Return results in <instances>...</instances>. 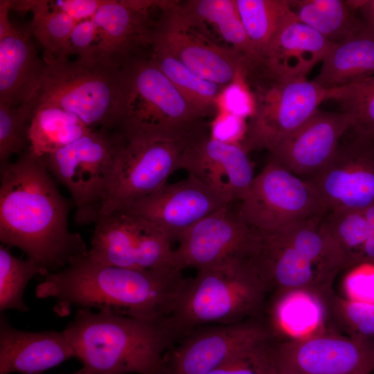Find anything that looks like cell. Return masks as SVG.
I'll use <instances>...</instances> for the list:
<instances>
[{
    "label": "cell",
    "instance_id": "cell-1",
    "mask_svg": "<svg viewBox=\"0 0 374 374\" xmlns=\"http://www.w3.org/2000/svg\"><path fill=\"white\" fill-rule=\"evenodd\" d=\"M71 208L43 159L29 149L0 165L1 243L20 249L48 274L88 253L81 235L69 229Z\"/></svg>",
    "mask_w": 374,
    "mask_h": 374
},
{
    "label": "cell",
    "instance_id": "cell-2",
    "mask_svg": "<svg viewBox=\"0 0 374 374\" xmlns=\"http://www.w3.org/2000/svg\"><path fill=\"white\" fill-rule=\"evenodd\" d=\"M175 268L144 269L95 262L85 256L49 274L35 288L38 299L53 298L60 317L73 308H96L145 321H166L186 282Z\"/></svg>",
    "mask_w": 374,
    "mask_h": 374
},
{
    "label": "cell",
    "instance_id": "cell-3",
    "mask_svg": "<svg viewBox=\"0 0 374 374\" xmlns=\"http://www.w3.org/2000/svg\"><path fill=\"white\" fill-rule=\"evenodd\" d=\"M323 217L274 232L252 228L244 257L265 285L269 298L303 291L323 304L334 294L335 277L348 267L340 249L323 229Z\"/></svg>",
    "mask_w": 374,
    "mask_h": 374
},
{
    "label": "cell",
    "instance_id": "cell-4",
    "mask_svg": "<svg viewBox=\"0 0 374 374\" xmlns=\"http://www.w3.org/2000/svg\"><path fill=\"white\" fill-rule=\"evenodd\" d=\"M45 62L38 87L26 103L32 113L55 106L77 115L88 127L118 130L130 107V84L125 62L100 57Z\"/></svg>",
    "mask_w": 374,
    "mask_h": 374
},
{
    "label": "cell",
    "instance_id": "cell-5",
    "mask_svg": "<svg viewBox=\"0 0 374 374\" xmlns=\"http://www.w3.org/2000/svg\"><path fill=\"white\" fill-rule=\"evenodd\" d=\"M92 374H158L173 343L165 321L78 309L63 330Z\"/></svg>",
    "mask_w": 374,
    "mask_h": 374
},
{
    "label": "cell",
    "instance_id": "cell-6",
    "mask_svg": "<svg viewBox=\"0 0 374 374\" xmlns=\"http://www.w3.org/2000/svg\"><path fill=\"white\" fill-rule=\"evenodd\" d=\"M268 299L265 285L246 258L232 256L187 279L165 323L175 342L201 326L265 317Z\"/></svg>",
    "mask_w": 374,
    "mask_h": 374
},
{
    "label": "cell",
    "instance_id": "cell-7",
    "mask_svg": "<svg viewBox=\"0 0 374 374\" xmlns=\"http://www.w3.org/2000/svg\"><path fill=\"white\" fill-rule=\"evenodd\" d=\"M120 130L123 139L99 217L121 211L167 184L169 176L180 169L183 152L195 131L183 136H171Z\"/></svg>",
    "mask_w": 374,
    "mask_h": 374
},
{
    "label": "cell",
    "instance_id": "cell-8",
    "mask_svg": "<svg viewBox=\"0 0 374 374\" xmlns=\"http://www.w3.org/2000/svg\"><path fill=\"white\" fill-rule=\"evenodd\" d=\"M123 139L120 130L95 129L41 157L53 177L69 191L78 224L98 219Z\"/></svg>",
    "mask_w": 374,
    "mask_h": 374
},
{
    "label": "cell",
    "instance_id": "cell-9",
    "mask_svg": "<svg viewBox=\"0 0 374 374\" xmlns=\"http://www.w3.org/2000/svg\"><path fill=\"white\" fill-rule=\"evenodd\" d=\"M130 84L128 115L120 129L183 136L202 125L206 115L177 89L148 57L125 60Z\"/></svg>",
    "mask_w": 374,
    "mask_h": 374
},
{
    "label": "cell",
    "instance_id": "cell-10",
    "mask_svg": "<svg viewBox=\"0 0 374 374\" xmlns=\"http://www.w3.org/2000/svg\"><path fill=\"white\" fill-rule=\"evenodd\" d=\"M239 218L248 226L274 232L328 211L313 184L269 159L240 202Z\"/></svg>",
    "mask_w": 374,
    "mask_h": 374
},
{
    "label": "cell",
    "instance_id": "cell-11",
    "mask_svg": "<svg viewBox=\"0 0 374 374\" xmlns=\"http://www.w3.org/2000/svg\"><path fill=\"white\" fill-rule=\"evenodd\" d=\"M252 84L255 110L241 144L247 153L261 149L270 153L312 116L321 103L330 100V89L313 80L262 78Z\"/></svg>",
    "mask_w": 374,
    "mask_h": 374
},
{
    "label": "cell",
    "instance_id": "cell-12",
    "mask_svg": "<svg viewBox=\"0 0 374 374\" xmlns=\"http://www.w3.org/2000/svg\"><path fill=\"white\" fill-rule=\"evenodd\" d=\"M94 224L87 253L92 261L139 270L174 268L172 240L151 222L115 212Z\"/></svg>",
    "mask_w": 374,
    "mask_h": 374
},
{
    "label": "cell",
    "instance_id": "cell-13",
    "mask_svg": "<svg viewBox=\"0 0 374 374\" xmlns=\"http://www.w3.org/2000/svg\"><path fill=\"white\" fill-rule=\"evenodd\" d=\"M159 7L161 15L150 45L168 53L199 77L223 87L241 75L247 77L246 60L229 47L212 42L178 12L175 1H160Z\"/></svg>",
    "mask_w": 374,
    "mask_h": 374
},
{
    "label": "cell",
    "instance_id": "cell-14",
    "mask_svg": "<svg viewBox=\"0 0 374 374\" xmlns=\"http://www.w3.org/2000/svg\"><path fill=\"white\" fill-rule=\"evenodd\" d=\"M328 213L362 210L374 204V133L350 127L328 163L307 177Z\"/></svg>",
    "mask_w": 374,
    "mask_h": 374
},
{
    "label": "cell",
    "instance_id": "cell-15",
    "mask_svg": "<svg viewBox=\"0 0 374 374\" xmlns=\"http://www.w3.org/2000/svg\"><path fill=\"white\" fill-rule=\"evenodd\" d=\"M271 339L265 317L201 326L166 351L158 374H206L235 355Z\"/></svg>",
    "mask_w": 374,
    "mask_h": 374
},
{
    "label": "cell",
    "instance_id": "cell-16",
    "mask_svg": "<svg viewBox=\"0 0 374 374\" xmlns=\"http://www.w3.org/2000/svg\"><path fill=\"white\" fill-rule=\"evenodd\" d=\"M278 374H370L374 338L321 331L305 337L274 341Z\"/></svg>",
    "mask_w": 374,
    "mask_h": 374
},
{
    "label": "cell",
    "instance_id": "cell-17",
    "mask_svg": "<svg viewBox=\"0 0 374 374\" xmlns=\"http://www.w3.org/2000/svg\"><path fill=\"white\" fill-rule=\"evenodd\" d=\"M231 203L192 175L162 188L117 212L144 218L160 227L171 240L195 224Z\"/></svg>",
    "mask_w": 374,
    "mask_h": 374
},
{
    "label": "cell",
    "instance_id": "cell-18",
    "mask_svg": "<svg viewBox=\"0 0 374 374\" xmlns=\"http://www.w3.org/2000/svg\"><path fill=\"white\" fill-rule=\"evenodd\" d=\"M180 169L231 203L240 202L247 196L255 177L248 153L242 145L216 140L203 126L190 134Z\"/></svg>",
    "mask_w": 374,
    "mask_h": 374
},
{
    "label": "cell",
    "instance_id": "cell-19",
    "mask_svg": "<svg viewBox=\"0 0 374 374\" xmlns=\"http://www.w3.org/2000/svg\"><path fill=\"white\" fill-rule=\"evenodd\" d=\"M253 229L246 225L229 204L195 224L178 240L174 267L197 270L232 256H243Z\"/></svg>",
    "mask_w": 374,
    "mask_h": 374
},
{
    "label": "cell",
    "instance_id": "cell-20",
    "mask_svg": "<svg viewBox=\"0 0 374 374\" xmlns=\"http://www.w3.org/2000/svg\"><path fill=\"white\" fill-rule=\"evenodd\" d=\"M352 125V118L346 112L318 109L278 143L269 159L299 177L312 176L328 163Z\"/></svg>",
    "mask_w": 374,
    "mask_h": 374
},
{
    "label": "cell",
    "instance_id": "cell-21",
    "mask_svg": "<svg viewBox=\"0 0 374 374\" xmlns=\"http://www.w3.org/2000/svg\"><path fill=\"white\" fill-rule=\"evenodd\" d=\"M157 1L106 0L91 18L97 28L96 54L123 62L141 47L149 46L157 21L150 9Z\"/></svg>",
    "mask_w": 374,
    "mask_h": 374
},
{
    "label": "cell",
    "instance_id": "cell-22",
    "mask_svg": "<svg viewBox=\"0 0 374 374\" xmlns=\"http://www.w3.org/2000/svg\"><path fill=\"white\" fill-rule=\"evenodd\" d=\"M75 357L63 331L18 330L0 315V374H34Z\"/></svg>",
    "mask_w": 374,
    "mask_h": 374
},
{
    "label": "cell",
    "instance_id": "cell-23",
    "mask_svg": "<svg viewBox=\"0 0 374 374\" xmlns=\"http://www.w3.org/2000/svg\"><path fill=\"white\" fill-rule=\"evenodd\" d=\"M335 44L296 20L285 26L271 44L263 60V73L281 81L305 79Z\"/></svg>",
    "mask_w": 374,
    "mask_h": 374
},
{
    "label": "cell",
    "instance_id": "cell-24",
    "mask_svg": "<svg viewBox=\"0 0 374 374\" xmlns=\"http://www.w3.org/2000/svg\"><path fill=\"white\" fill-rule=\"evenodd\" d=\"M28 29L14 26L0 39V103L18 107L37 89L45 62Z\"/></svg>",
    "mask_w": 374,
    "mask_h": 374
},
{
    "label": "cell",
    "instance_id": "cell-25",
    "mask_svg": "<svg viewBox=\"0 0 374 374\" xmlns=\"http://www.w3.org/2000/svg\"><path fill=\"white\" fill-rule=\"evenodd\" d=\"M175 5L195 26L206 23L213 26L230 48L246 60L248 73L262 66L243 26L235 0H190L175 1Z\"/></svg>",
    "mask_w": 374,
    "mask_h": 374
},
{
    "label": "cell",
    "instance_id": "cell-26",
    "mask_svg": "<svg viewBox=\"0 0 374 374\" xmlns=\"http://www.w3.org/2000/svg\"><path fill=\"white\" fill-rule=\"evenodd\" d=\"M265 317L274 341L295 339L323 330L326 321L323 303L303 291H294L269 298Z\"/></svg>",
    "mask_w": 374,
    "mask_h": 374
},
{
    "label": "cell",
    "instance_id": "cell-27",
    "mask_svg": "<svg viewBox=\"0 0 374 374\" xmlns=\"http://www.w3.org/2000/svg\"><path fill=\"white\" fill-rule=\"evenodd\" d=\"M374 75V35L364 27L346 40L335 44L322 61L313 80L330 89Z\"/></svg>",
    "mask_w": 374,
    "mask_h": 374
},
{
    "label": "cell",
    "instance_id": "cell-28",
    "mask_svg": "<svg viewBox=\"0 0 374 374\" xmlns=\"http://www.w3.org/2000/svg\"><path fill=\"white\" fill-rule=\"evenodd\" d=\"M237 10L260 59L263 60L275 38L289 24L298 20L291 1L235 0Z\"/></svg>",
    "mask_w": 374,
    "mask_h": 374
},
{
    "label": "cell",
    "instance_id": "cell-29",
    "mask_svg": "<svg viewBox=\"0 0 374 374\" xmlns=\"http://www.w3.org/2000/svg\"><path fill=\"white\" fill-rule=\"evenodd\" d=\"M92 130L71 112L55 106H42L33 113L28 132L29 150L43 157Z\"/></svg>",
    "mask_w": 374,
    "mask_h": 374
},
{
    "label": "cell",
    "instance_id": "cell-30",
    "mask_svg": "<svg viewBox=\"0 0 374 374\" xmlns=\"http://www.w3.org/2000/svg\"><path fill=\"white\" fill-rule=\"evenodd\" d=\"M323 229L340 249L348 268L374 262V225L362 210H335L321 219Z\"/></svg>",
    "mask_w": 374,
    "mask_h": 374
},
{
    "label": "cell",
    "instance_id": "cell-31",
    "mask_svg": "<svg viewBox=\"0 0 374 374\" xmlns=\"http://www.w3.org/2000/svg\"><path fill=\"white\" fill-rule=\"evenodd\" d=\"M10 5L11 9L32 12L28 30L43 47L44 60L69 58L73 54L70 37L77 21L50 8L48 1H10Z\"/></svg>",
    "mask_w": 374,
    "mask_h": 374
},
{
    "label": "cell",
    "instance_id": "cell-32",
    "mask_svg": "<svg viewBox=\"0 0 374 374\" xmlns=\"http://www.w3.org/2000/svg\"><path fill=\"white\" fill-rule=\"evenodd\" d=\"M298 21L311 27L334 44L353 36L364 28L359 19L342 0L292 1Z\"/></svg>",
    "mask_w": 374,
    "mask_h": 374
},
{
    "label": "cell",
    "instance_id": "cell-33",
    "mask_svg": "<svg viewBox=\"0 0 374 374\" xmlns=\"http://www.w3.org/2000/svg\"><path fill=\"white\" fill-rule=\"evenodd\" d=\"M149 47L150 60L190 103L206 115L217 105L224 87L199 77L163 49Z\"/></svg>",
    "mask_w": 374,
    "mask_h": 374
},
{
    "label": "cell",
    "instance_id": "cell-34",
    "mask_svg": "<svg viewBox=\"0 0 374 374\" xmlns=\"http://www.w3.org/2000/svg\"><path fill=\"white\" fill-rule=\"evenodd\" d=\"M48 272L30 259L15 256L10 248L0 245V312L16 310L28 312L24 294L29 281L35 276H46Z\"/></svg>",
    "mask_w": 374,
    "mask_h": 374
},
{
    "label": "cell",
    "instance_id": "cell-35",
    "mask_svg": "<svg viewBox=\"0 0 374 374\" xmlns=\"http://www.w3.org/2000/svg\"><path fill=\"white\" fill-rule=\"evenodd\" d=\"M328 321L348 336L374 338V303L341 297L335 293L323 304Z\"/></svg>",
    "mask_w": 374,
    "mask_h": 374
},
{
    "label": "cell",
    "instance_id": "cell-36",
    "mask_svg": "<svg viewBox=\"0 0 374 374\" xmlns=\"http://www.w3.org/2000/svg\"><path fill=\"white\" fill-rule=\"evenodd\" d=\"M330 100L348 114L351 127L374 133V75L344 86L330 89Z\"/></svg>",
    "mask_w": 374,
    "mask_h": 374
},
{
    "label": "cell",
    "instance_id": "cell-37",
    "mask_svg": "<svg viewBox=\"0 0 374 374\" xmlns=\"http://www.w3.org/2000/svg\"><path fill=\"white\" fill-rule=\"evenodd\" d=\"M33 114L24 103L18 107L0 103V165L11 157L28 150L30 147L28 132Z\"/></svg>",
    "mask_w": 374,
    "mask_h": 374
},
{
    "label": "cell",
    "instance_id": "cell-38",
    "mask_svg": "<svg viewBox=\"0 0 374 374\" xmlns=\"http://www.w3.org/2000/svg\"><path fill=\"white\" fill-rule=\"evenodd\" d=\"M274 340L258 344L206 374H278L273 355Z\"/></svg>",
    "mask_w": 374,
    "mask_h": 374
},
{
    "label": "cell",
    "instance_id": "cell-39",
    "mask_svg": "<svg viewBox=\"0 0 374 374\" xmlns=\"http://www.w3.org/2000/svg\"><path fill=\"white\" fill-rule=\"evenodd\" d=\"M217 104L221 111L226 112L242 118L251 117L255 110V98L249 89L247 77L240 75L234 82L224 88Z\"/></svg>",
    "mask_w": 374,
    "mask_h": 374
},
{
    "label": "cell",
    "instance_id": "cell-40",
    "mask_svg": "<svg viewBox=\"0 0 374 374\" xmlns=\"http://www.w3.org/2000/svg\"><path fill=\"white\" fill-rule=\"evenodd\" d=\"M348 269L344 279L346 298L374 303V262H361Z\"/></svg>",
    "mask_w": 374,
    "mask_h": 374
},
{
    "label": "cell",
    "instance_id": "cell-41",
    "mask_svg": "<svg viewBox=\"0 0 374 374\" xmlns=\"http://www.w3.org/2000/svg\"><path fill=\"white\" fill-rule=\"evenodd\" d=\"M246 131L244 118L220 111L211 123L209 134L220 141L241 145Z\"/></svg>",
    "mask_w": 374,
    "mask_h": 374
},
{
    "label": "cell",
    "instance_id": "cell-42",
    "mask_svg": "<svg viewBox=\"0 0 374 374\" xmlns=\"http://www.w3.org/2000/svg\"><path fill=\"white\" fill-rule=\"evenodd\" d=\"M97 39V28L92 19L78 22L70 37L73 54L81 58L96 54Z\"/></svg>",
    "mask_w": 374,
    "mask_h": 374
},
{
    "label": "cell",
    "instance_id": "cell-43",
    "mask_svg": "<svg viewBox=\"0 0 374 374\" xmlns=\"http://www.w3.org/2000/svg\"><path fill=\"white\" fill-rule=\"evenodd\" d=\"M106 0L48 1L50 8L64 12L77 22L91 19Z\"/></svg>",
    "mask_w": 374,
    "mask_h": 374
},
{
    "label": "cell",
    "instance_id": "cell-44",
    "mask_svg": "<svg viewBox=\"0 0 374 374\" xmlns=\"http://www.w3.org/2000/svg\"><path fill=\"white\" fill-rule=\"evenodd\" d=\"M10 9V1H0V39L8 35L14 28L8 18V12Z\"/></svg>",
    "mask_w": 374,
    "mask_h": 374
},
{
    "label": "cell",
    "instance_id": "cell-45",
    "mask_svg": "<svg viewBox=\"0 0 374 374\" xmlns=\"http://www.w3.org/2000/svg\"><path fill=\"white\" fill-rule=\"evenodd\" d=\"M358 10L364 27L374 35V0H364Z\"/></svg>",
    "mask_w": 374,
    "mask_h": 374
},
{
    "label": "cell",
    "instance_id": "cell-46",
    "mask_svg": "<svg viewBox=\"0 0 374 374\" xmlns=\"http://www.w3.org/2000/svg\"><path fill=\"white\" fill-rule=\"evenodd\" d=\"M71 374H92V373L86 368L82 366V368H80V370Z\"/></svg>",
    "mask_w": 374,
    "mask_h": 374
}]
</instances>
